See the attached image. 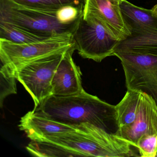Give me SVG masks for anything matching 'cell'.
<instances>
[{
    "instance_id": "cell-1",
    "label": "cell",
    "mask_w": 157,
    "mask_h": 157,
    "mask_svg": "<svg viewBox=\"0 0 157 157\" xmlns=\"http://www.w3.org/2000/svg\"><path fill=\"white\" fill-rule=\"evenodd\" d=\"M33 112L56 122L75 126L89 124L111 134L119 131L115 105L83 91L66 96L51 95Z\"/></svg>"
},
{
    "instance_id": "cell-2",
    "label": "cell",
    "mask_w": 157,
    "mask_h": 157,
    "mask_svg": "<svg viewBox=\"0 0 157 157\" xmlns=\"http://www.w3.org/2000/svg\"><path fill=\"white\" fill-rule=\"evenodd\" d=\"M41 140L59 144L82 153L84 157L138 156L133 150L135 147L121 136L87 123L77 125L72 131L49 136Z\"/></svg>"
},
{
    "instance_id": "cell-3",
    "label": "cell",
    "mask_w": 157,
    "mask_h": 157,
    "mask_svg": "<svg viewBox=\"0 0 157 157\" xmlns=\"http://www.w3.org/2000/svg\"><path fill=\"white\" fill-rule=\"evenodd\" d=\"M118 135L136 147L138 140L146 135H157V105L150 95L139 90L127 89L115 105Z\"/></svg>"
},
{
    "instance_id": "cell-4",
    "label": "cell",
    "mask_w": 157,
    "mask_h": 157,
    "mask_svg": "<svg viewBox=\"0 0 157 157\" xmlns=\"http://www.w3.org/2000/svg\"><path fill=\"white\" fill-rule=\"evenodd\" d=\"M61 8L54 10H41L21 5L12 0H0V21L18 25L46 37L66 33L73 34L80 22L71 24L65 22Z\"/></svg>"
},
{
    "instance_id": "cell-5",
    "label": "cell",
    "mask_w": 157,
    "mask_h": 157,
    "mask_svg": "<svg viewBox=\"0 0 157 157\" xmlns=\"http://www.w3.org/2000/svg\"><path fill=\"white\" fill-rule=\"evenodd\" d=\"M76 46L73 34H60L30 44H19L0 38L1 62L15 70L22 65L56 54L66 53Z\"/></svg>"
},
{
    "instance_id": "cell-6",
    "label": "cell",
    "mask_w": 157,
    "mask_h": 157,
    "mask_svg": "<svg viewBox=\"0 0 157 157\" xmlns=\"http://www.w3.org/2000/svg\"><path fill=\"white\" fill-rule=\"evenodd\" d=\"M73 37L79 55L97 62L114 56L119 42L108 34L98 19L83 14Z\"/></svg>"
},
{
    "instance_id": "cell-7",
    "label": "cell",
    "mask_w": 157,
    "mask_h": 157,
    "mask_svg": "<svg viewBox=\"0 0 157 157\" xmlns=\"http://www.w3.org/2000/svg\"><path fill=\"white\" fill-rule=\"evenodd\" d=\"M65 53L37 59L15 70L17 80L32 96L34 108L52 95V79Z\"/></svg>"
},
{
    "instance_id": "cell-8",
    "label": "cell",
    "mask_w": 157,
    "mask_h": 157,
    "mask_svg": "<svg viewBox=\"0 0 157 157\" xmlns=\"http://www.w3.org/2000/svg\"><path fill=\"white\" fill-rule=\"evenodd\" d=\"M127 89L139 90L151 96L157 105V56L138 52H117Z\"/></svg>"
},
{
    "instance_id": "cell-9",
    "label": "cell",
    "mask_w": 157,
    "mask_h": 157,
    "mask_svg": "<svg viewBox=\"0 0 157 157\" xmlns=\"http://www.w3.org/2000/svg\"><path fill=\"white\" fill-rule=\"evenodd\" d=\"M83 15L98 19L108 34L117 41L125 40L131 35L120 5L109 0H85Z\"/></svg>"
},
{
    "instance_id": "cell-10",
    "label": "cell",
    "mask_w": 157,
    "mask_h": 157,
    "mask_svg": "<svg viewBox=\"0 0 157 157\" xmlns=\"http://www.w3.org/2000/svg\"><path fill=\"white\" fill-rule=\"evenodd\" d=\"M75 50L76 46L67 51L58 66L52 79V95L69 96L84 90L80 69L76 65L72 58Z\"/></svg>"
},
{
    "instance_id": "cell-11",
    "label": "cell",
    "mask_w": 157,
    "mask_h": 157,
    "mask_svg": "<svg viewBox=\"0 0 157 157\" xmlns=\"http://www.w3.org/2000/svg\"><path fill=\"white\" fill-rule=\"evenodd\" d=\"M19 127L31 140H41L49 136L75 130L77 125L64 124L37 115L32 111L21 118Z\"/></svg>"
},
{
    "instance_id": "cell-12",
    "label": "cell",
    "mask_w": 157,
    "mask_h": 157,
    "mask_svg": "<svg viewBox=\"0 0 157 157\" xmlns=\"http://www.w3.org/2000/svg\"><path fill=\"white\" fill-rule=\"evenodd\" d=\"M130 32L126 39L118 42L114 53L138 52L157 56V29H137Z\"/></svg>"
},
{
    "instance_id": "cell-13",
    "label": "cell",
    "mask_w": 157,
    "mask_h": 157,
    "mask_svg": "<svg viewBox=\"0 0 157 157\" xmlns=\"http://www.w3.org/2000/svg\"><path fill=\"white\" fill-rule=\"evenodd\" d=\"M26 148L36 157H84L78 151L48 140H31Z\"/></svg>"
},
{
    "instance_id": "cell-14",
    "label": "cell",
    "mask_w": 157,
    "mask_h": 157,
    "mask_svg": "<svg viewBox=\"0 0 157 157\" xmlns=\"http://www.w3.org/2000/svg\"><path fill=\"white\" fill-rule=\"evenodd\" d=\"M49 37L36 34L18 25L0 21V38L16 44H30L38 42Z\"/></svg>"
},
{
    "instance_id": "cell-15",
    "label": "cell",
    "mask_w": 157,
    "mask_h": 157,
    "mask_svg": "<svg viewBox=\"0 0 157 157\" xmlns=\"http://www.w3.org/2000/svg\"><path fill=\"white\" fill-rule=\"evenodd\" d=\"M15 71L8 64L1 62L0 69V106L2 108L5 98L17 93Z\"/></svg>"
},
{
    "instance_id": "cell-16",
    "label": "cell",
    "mask_w": 157,
    "mask_h": 157,
    "mask_svg": "<svg viewBox=\"0 0 157 157\" xmlns=\"http://www.w3.org/2000/svg\"><path fill=\"white\" fill-rule=\"evenodd\" d=\"M24 6L44 10H58L64 6L72 5L83 9L85 0H12Z\"/></svg>"
},
{
    "instance_id": "cell-17",
    "label": "cell",
    "mask_w": 157,
    "mask_h": 157,
    "mask_svg": "<svg viewBox=\"0 0 157 157\" xmlns=\"http://www.w3.org/2000/svg\"><path fill=\"white\" fill-rule=\"evenodd\" d=\"M136 147L140 157H157V134L142 136L138 140Z\"/></svg>"
},
{
    "instance_id": "cell-18",
    "label": "cell",
    "mask_w": 157,
    "mask_h": 157,
    "mask_svg": "<svg viewBox=\"0 0 157 157\" xmlns=\"http://www.w3.org/2000/svg\"><path fill=\"white\" fill-rule=\"evenodd\" d=\"M109 1L114 4L120 5L124 2V0H109Z\"/></svg>"
},
{
    "instance_id": "cell-19",
    "label": "cell",
    "mask_w": 157,
    "mask_h": 157,
    "mask_svg": "<svg viewBox=\"0 0 157 157\" xmlns=\"http://www.w3.org/2000/svg\"><path fill=\"white\" fill-rule=\"evenodd\" d=\"M152 12H153V13L155 14V15L157 16V4L156 5L154 6L151 9Z\"/></svg>"
}]
</instances>
